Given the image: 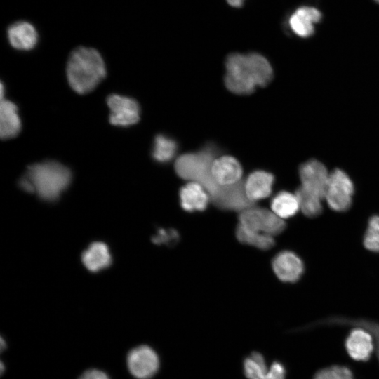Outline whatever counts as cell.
Returning a JSON list of instances; mask_svg holds the SVG:
<instances>
[{
    "instance_id": "8fae6325",
    "label": "cell",
    "mask_w": 379,
    "mask_h": 379,
    "mask_svg": "<svg viewBox=\"0 0 379 379\" xmlns=\"http://www.w3.org/2000/svg\"><path fill=\"white\" fill-rule=\"evenodd\" d=\"M244 370L248 379H285L286 369L279 361H274L267 368L264 357L253 352L244 361Z\"/></svg>"
},
{
    "instance_id": "7c38bea8",
    "label": "cell",
    "mask_w": 379,
    "mask_h": 379,
    "mask_svg": "<svg viewBox=\"0 0 379 379\" xmlns=\"http://www.w3.org/2000/svg\"><path fill=\"white\" fill-rule=\"evenodd\" d=\"M274 175L265 170L251 172L244 181V191L248 199L253 204L267 198L272 192Z\"/></svg>"
},
{
    "instance_id": "cb8c5ba5",
    "label": "cell",
    "mask_w": 379,
    "mask_h": 379,
    "mask_svg": "<svg viewBox=\"0 0 379 379\" xmlns=\"http://www.w3.org/2000/svg\"><path fill=\"white\" fill-rule=\"evenodd\" d=\"M314 379H354L352 372L344 366H333L318 371Z\"/></svg>"
},
{
    "instance_id": "5bb4252c",
    "label": "cell",
    "mask_w": 379,
    "mask_h": 379,
    "mask_svg": "<svg viewBox=\"0 0 379 379\" xmlns=\"http://www.w3.org/2000/svg\"><path fill=\"white\" fill-rule=\"evenodd\" d=\"M8 40L15 49L29 51L38 42V33L34 27L25 21L16 22L7 29Z\"/></svg>"
},
{
    "instance_id": "30bf717a",
    "label": "cell",
    "mask_w": 379,
    "mask_h": 379,
    "mask_svg": "<svg viewBox=\"0 0 379 379\" xmlns=\"http://www.w3.org/2000/svg\"><path fill=\"white\" fill-rule=\"evenodd\" d=\"M271 265L276 277L286 283L296 282L304 271L302 260L295 253L288 250L276 254Z\"/></svg>"
},
{
    "instance_id": "4fadbf2b",
    "label": "cell",
    "mask_w": 379,
    "mask_h": 379,
    "mask_svg": "<svg viewBox=\"0 0 379 379\" xmlns=\"http://www.w3.org/2000/svg\"><path fill=\"white\" fill-rule=\"evenodd\" d=\"M180 205L188 213L204 211L211 199L205 189L198 182L189 181L179 190Z\"/></svg>"
},
{
    "instance_id": "6da1fadb",
    "label": "cell",
    "mask_w": 379,
    "mask_h": 379,
    "mask_svg": "<svg viewBox=\"0 0 379 379\" xmlns=\"http://www.w3.org/2000/svg\"><path fill=\"white\" fill-rule=\"evenodd\" d=\"M218 154L215 145L208 143L200 150L178 157L175 171L183 180L199 183L220 210L241 212L256 205L246 196L240 162L229 155L217 157Z\"/></svg>"
},
{
    "instance_id": "3957f363",
    "label": "cell",
    "mask_w": 379,
    "mask_h": 379,
    "mask_svg": "<svg viewBox=\"0 0 379 379\" xmlns=\"http://www.w3.org/2000/svg\"><path fill=\"white\" fill-rule=\"evenodd\" d=\"M72 180L71 171L55 161H44L27 167L19 180L20 187L40 199L52 201L58 199L68 187Z\"/></svg>"
},
{
    "instance_id": "8992f818",
    "label": "cell",
    "mask_w": 379,
    "mask_h": 379,
    "mask_svg": "<svg viewBox=\"0 0 379 379\" xmlns=\"http://www.w3.org/2000/svg\"><path fill=\"white\" fill-rule=\"evenodd\" d=\"M354 185L348 175L335 168L329 173L324 199L328 206L335 211H345L352 204Z\"/></svg>"
},
{
    "instance_id": "9c48e42d",
    "label": "cell",
    "mask_w": 379,
    "mask_h": 379,
    "mask_svg": "<svg viewBox=\"0 0 379 379\" xmlns=\"http://www.w3.org/2000/svg\"><path fill=\"white\" fill-rule=\"evenodd\" d=\"M110 109L109 121L118 126H129L138 123L140 118V107L133 98L111 94L107 98Z\"/></svg>"
},
{
    "instance_id": "e0dca14e",
    "label": "cell",
    "mask_w": 379,
    "mask_h": 379,
    "mask_svg": "<svg viewBox=\"0 0 379 379\" xmlns=\"http://www.w3.org/2000/svg\"><path fill=\"white\" fill-rule=\"evenodd\" d=\"M321 16V13L315 8L302 7L291 16L289 25L296 35L307 37L313 34L314 25L320 20Z\"/></svg>"
},
{
    "instance_id": "ffe728a7",
    "label": "cell",
    "mask_w": 379,
    "mask_h": 379,
    "mask_svg": "<svg viewBox=\"0 0 379 379\" xmlns=\"http://www.w3.org/2000/svg\"><path fill=\"white\" fill-rule=\"evenodd\" d=\"M178 149V142L173 138L158 134L154 139L152 157L158 163L166 164L174 158Z\"/></svg>"
},
{
    "instance_id": "f1b7e54d",
    "label": "cell",
    "mask_w": 379,
    "mask_h": 379,
    "mask_svg": "<svg viewBox=\"0 0 379 379\" xmlns=\"http://www.w3.org/2000/svg\"><path fill=\"white\" fill-rule=\"evenodd\" d=\"M4 370V364H3V361H1V373H3Z\"/></svg>"
},
{
    "instance_id": "277c9868",
    "label": "cell",
    "mask_w": 379,
    "mask_h": 379,
    "mask_svg": "<svg viewBox=\"0 0 379 379\" xmlns=\"http://www.w3.org/2000/svg\"><path fill=\"white\" fill-rule=\"evenodd\" d=\"M66 71L70 87L79 94L92 91L106 77L105 65L100 53L84 46L71 52Z\"/></svg>"
},
{
    "instance_id": "7a4b0ae2",
    "label": "cell",
    "mask_w": 379,
    "mask_h": 379,
    "mask_svg": "<svg viewBox=\"0 0 379 379\" xmlns=\"http://www.w3.org/2000/svg\"><path fill=\"white\" fill-rule=\"evenodd\" d=\"M225 87L237 95H249L257 87L272 80L273 69L268 60L258 53L230 54L225 60Z\"/></svg>"
},
{
    "instance_id": "2e32d148",
    "label": "cell",
    "mask_w": 379,
    "mask_h": 379,
    "mask_svg": "<svg viewBox=\"0 0 379 379\" xmlns=\"http://www.w3.org/2000/svg\"><path fill=\"white\" fill-rule=\"evenodd\" d=\"M81 261L90 272H98L109 267L112 258L107 245L103 242L96 241L91 244L84 251Z\"/></svg>"
},
{
    "instance_id": "44dd1931",
    "label": "cell",
    "mask_w": 379,
    "mask_h": 379,
    "mask_svg": "<svg viewBox=\"0 0 379 379\" xmlns=\"http://www.w3.org/2000/svg\"><path fill=\"white\" fill-rule=\"evenodd\" d=\"M235 236L239 243L261 251L270 250L275 245L273 237L246 230L239 224L236 227Z\"/></svg>"
},
{
    "instance_id": "603a6c76",
    "label": "cell",
    "mask_w": 379,
    "mask_h": 379,
    "mask_svg": "<svg viewBox=\"0 0 379 379\" xmlns=\"http://www.w3.org/2000/svg\"><path fill=\"white\" fill-rule=\"evenodd\" d=\"M364 244L368 250L379 252V215H374L369 220Z\"/></svg>"
},
{
    "instance_id": "ba28073f",
    "label": "cell",
    "mask_w": 379,
    "mask_h": 379,
    "mask_svg": "<svg viewBox=\"0 0 379 379\" xmlns=\"http://www.w3.org/2000/svg\"><path fill=\"white\" fill-rule=\"evenodd\" d=\"M131 374L137 379H150L158 371L159 359L157 352L146 345L131 349L126 357Z\"/></svg>"
},
{
    "instance_id": "7402d4cb",
    "label": "cell",
    "mask_w": 379,
    "mask_h": 379,
    "mask_svg": "<svg viewBox=\"0 0 379 379\" xmlns=\"http://www.w3.org/2000/svg\"><path fill=\"white\" fill-rule=\"evenodd\" d=\"M295 194L299 202L300 210L305 215L314 218L321 213L322 200L309 196L298 189Z\"/></svg>"
},
{
    "instance_id": "d6986e66",
    "label": "cell",
    "mask_w": 379,
    "mask_h": 379,
    "mask_svg": "<svg viewBox=\"0 0 379 379\" xmlns=\"http://www.w3.org/2000/svg\"><path fill=\"white\" fill-rule=\"evenodd\" d=\"M270 207L276 215L284 220L293 217L300 211L295 194L287 191L277 193L270 201Z\"/></svg>"
},
{
    "instance_id": "ac0fdd59",
    "label": "cell",
    "mask_w": 379,
    "mask_h": 379,
    "mask_svg": "<svg viewBox=\"0 0 379 379\" xmlns=\"http://www.w3.org/2000/svg\"><path fill=\"white\" fill-rule=\"evenodd\" d=\"M21 121L17 106L11 101L1 100L0 106V136L2 140L16 137L21 131Z\"/></svg>"
},
{
    "instance_id": "d4e9b609",
    "label": "cell",
    "mask_w": 379,
    "mask_h": 379,
    "mask_svg": "<svg viewBox=\"0 0 379 379\" xmlns=\"http://www.w3.org/2000/svg\"><path fill=\"white\" fill-rule=\"evenodd\" d=\"M179 240L180 234L174 228H159L152 237V241L157 245L174 246Z\"/></svg>"
},
{
    "instance_id": "4316f807",
    "label": "cell",
    "mask_w": 379,
    "mask_h": 379,
    "mask_svg": "<svg viewBox=\"0 0 379 379\" xmlns=\"http://www.w3.org/2000/svg\"><path fill=\"white\" fill-rule=\"evenodd\" d=\"M227 3L234 7H240L242 6L244 0H227Z\"/></svg>"
},
{
    "instance_id": "83f0119b",
    "label": "cell",
    "mask_w": 379,
    "mask_h": 379,
    "mask_svg": "<svg viewBox=\"0 0 379 379\" xmlns=\"http://www.w3.org/2000/svg\"><path fill=\"white\" fill-rule=\"evenodd\" d=\"M6 344L4 338H1V350L3 351L6 348Z\"/></svg>"
},
{
    "instance_id": "484cf974",
    "label": "cell",
    "mask_w": 379,
    "mask_h": 379,
    "mask_svg": "<svg viewBox=\"0 0 379 379\" xmlns=\"http://www.w3.org/2000/svg\"><path fill=\"white\" fill-rule=\"evenodd\" d=\"M79 379H110L103 371L98 369H88L84 372Z\"/></svg>"
},
{
    "instance_id": "52a82bcc",
    "label": "cell",
    "mask_w": 379,
    "mask_h": 379,
    "mask_svg": "<svg viewBox=\"0 0 379 379\" xmlns=\"http://www.w3.org/2000/svg\"><path fill=\"white\" fill-rule=\"evenodd\" d=\"M298 174L300 185L298 190L309 196L324 199L329 173L324 164L310 159L300 166Z\"/></svg>"
},
{
    "instance_id": "9a60e30c",
    "label": "cell",
    "mask_w": 379,
    "mask_h": 379,
    "mask_svg": "<svg viewBox=\"0 0 379 379\" xmlns=\"http://www.w3.org/2000/svg\"><path fill=\"white\" fill-rule=\"evenodd\" d=\"M345 347L349 355L354 360L367 361L373 350L371 335L363 328H354L348 335Z\"/></svg>"
},
{
    "instance_id": "f546056e",
    "label": "cell",
    "mask_w": 379,
    "mask_h": 379,
    "mask_svg": "<svg viewBox=\"0 0 379 379\" xmlns=\"http://www.w3.org/2000/svg\"><path fill=\"white\" fill-rule=\"evenodd\" d=\"M376 2L379 3V0H375Z\"/></svg>"
},
{
    "instance_id": "5b68a950",
    "label": "cell",
    "mask_w": 379,
    "mask_h": 379,
    "mask_svg": "<svg viewBox=\"0 0 379 379\" xmlns=\"http://www.w3.org/2000/svg\"><path fill=\"white\" fill-rule=\"evenodd\" d=\"M238 220V224L246 230L273 237L286 227L284 220L272 211L255 205L239 212Z\"/></svg>"
}]
</instances>
